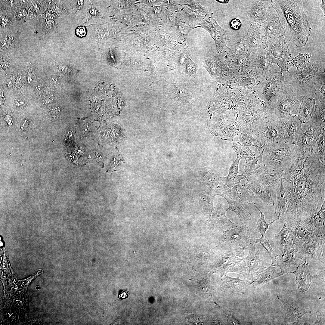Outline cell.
Segmentation results:
<instances>
[{
  "label": "cell",
  "mask_w": 325,
  "mask_h": 325,
  "mask_svg": "<svg viewBox=\"0 0 325 325\" xmlns=\"http://www.w3.org/2000/svg\"><path fill=\"white\" fill-rule=\"evenodd\" d=\"M290 201L282 217L285 221H300L316 214L325 200V165L312 151L298 153L281 174Z\"/></svg>",
  "instance_id": "6da1fadb"
},
{
  "label": "cell",
  "mask_w": 325,
  "mask_h": 325,
  "mask_svg": "<svg viewBox=\"0 0 325 325\" xmlns=\"http://www.w3.org/2000/svg\"><path fill=\"white\" fill-rule=\"evenodd\" d=\"M271 5L277 12L286 39L296 47L305 46L312 30L301 0H273Z\"/></svg>",
  "instance_id": "7a4b0ae2"
},
{
  "label": "cell",
  "mask_w": 325,
  "mask_h": 325,
  "mask_svg": "<svg viewBox=\"0 0 325 325\" xmlns=\"http://www.w3.org/2000/svg\"><path fill=\"white\" fill-rule=\"evenodd\" d=\"M297 152L295 144L284 141L265 146L262 162L267 168L282 174L293 164Z\"/></svg>",
  "instance_id": "3957f363"
},
{
  "label": "cell",
  "mask_w": 325,
  "mask_h": 325,
  "mask_svg": "<svg viewBox=\"0 0 325 325\" xmlns=\"http://www.w3.org/2000/svg\"><path fill=\"white\" fill-rule=\"evenodd\" d=\"M257 141L264 147L284 142L282 122L271 116L256 128Z\"/></svg>",
  "instance_id": "277c9868"
},
{
  "label": "cell",
  "mask_w": 325,
  "mask_h": 325,
  "mask_svg": "<svg viewBox=\"0 0 325 325\" xmlns=\"http://www.w3.org/2000/svg\"><path fill=\"white\" fill-rule=\"evenodd\" d=\"M323 128L325 127L312 119L308 122L302 123L295 144L297 152L313 151Z\"/></svg>",
  "instance_id": "5b68a950"
},
{
  "label": "cell",
  "mask_w": 325,
  "mask_h": 325,
  "mask_svg": "<svg viewBox=\"0 0 325 325\" xmlns=\"http://www.w3.org/2000/svg\"><path fill=\"white\" fill-rule=\"evenodd\" d=\"M286 40L284 37L280 36L269 39L267 42L273 62L277 64L281 71H287L294 65Z\"/></svg>",
  "instance_id": "8992f818"
},
{
  "label": "cell",
  "mask_w": 325,
  "mask_h": 325,
  "mask_svg": "<svg viewBox=\"0 0 325 325\" xmlns=\"http://www.w3.org/2000/svg\"><path fill=\"white\" fill-rule=\"evenodd\" d=\"M223 239L233 249L241 251L248 248L254 243L251 238L248 228L245 224L227 230L224 233Z\"/></svg>",
  "instance_id": "52a82bcc"
},
{
  "label": "cell",
  "mask_w": 325,
  "mask_h": 325,
  "mask_svg": "<svg viewBox=\"0 0 325 325\" xmlns=\"http://www.w3.org/2000/svg\"><path fill=\"white\" fill-rule=\"evenodd\" d=\"M249 190L243 184H239L231 187L218 185L212 191L215 195L226 196L242 204L253 203L252 197Z\"/></svg>",
  "instance_id": "ba28073f"
},
{
  "label": "cell",
  "mask_w": 325,
  "mask_h": 325,
  "mask_svg": "<svg viewBox=\"0 0 325 325\" xmlns=\"http://www.w3.org/2000/svg\"><path fill=\"white\" fill-rule=\"evenodd\" d=\"M281 177V174L267 168L262 162L250 178L255 180L271 194Z\"/></svg>",
  "instance_id": "9c48e42d"
},
{
  "label": "cell",
  "mask_w": 325,
  "mask_h": 325,
  "mask_svg": "<svg viewBox=\"0 0 325 325\" xmlns=\"http://www.w3.org/2000/svg\"><path fill=\"white\" fill-rule=\"evenodd\" d=\"M325 201L317 213L301 220L306 227L314 233L320 241L325 242Z\"/></svg>",
  "instance_id": "30bf717a"
},
{
  "label": "cell",
  "mask_w": 325,
  "mask_h": 325,
  "mask_svg": "<svg viewBox=\"0 0 325 325\" xmlns=\"http://www.w3.org/2000/svg\"><path fill=\"white\" fill-rule=\"evenodd\" d=\"M285 224L291 231L293 246L315 240L320 242L314 232L308 228L300 221L287 222Z\"/></svg>",
  "instance_id": "8fae6325"
},
{
  "label": "cell",
  "mask_w": 325,
  "mask_h": 325,
  "mask_svg": "<svg viewBox=\"0 0 325 325\" xmlns=\"http://www.w3.org/2000/svg\"><path fill=\"white\" fill-rule=\"evenodd\" d=\"M227 210L220 204H218L210 215L208 222L209 225L223 233L231 228L238 226V224L233 223L226 217L225 212Z\"/></svg>",
  "instance_id": "7c38bea8"
},
{
  "label": "cell",
  "mask_w": 325,
  "mask_h": 325,
  "mask_svg": "<svg viewBox=\"0 0 325 325\" xmlns=\"http://www.w3.org/2000/svg\"><path fill=\"white\" fill-rule=\"evenodd\" d=\"M302 123L298 116H293L282 122L284 141L295 144Z\"/></svg>",
  "instance_id": "4fadbf2b"
},
{
  "label": "cell",
  "mask_w": 325,
  "mask_h": 325,
  "mask_svg": "<svg viewBox=\"0 0 325 325\" xmlns=\"http://www.w3.org/2000/svg\"><path fill=\"white\" fill-rule=\"evenodd\" d=\"M274 190L277 196L275 213L278 217L281 218L286 212L290 201L289 192L284 186L281 177L276 184Z\"/></svg>",
  "instance_id": "5bb4252c"
},
{
  "label": "cell",
  "mask_w": 325,
  "mask_h": 325,
  "mask_svg": "<svg viewBox=\"0 0 325 325\" xmlns=\"http://www.w3.org/2000/svg\"><path fill=\"white\" fill-rule=\"evenodd\" d=\"M268 16L266 24L265 34L268 39L280 36L285 37L284 29L275 10L274 9L273 11H270Z\"/></svg>",
  "instance_id": "9a60e30c"
},
{
  "label": "cell",
  "mask_w": 325,
  "mask_h": 325,
  "mask_svg": "<svg viewBox=\"0 0 325 325\" xmlns=\"http://www.w3.org/2000/svg\"><path fill=\"white\" fill-rule=\"evenodd\" d=\"M243 184L268 205H274V202L271 197V194L254 179L250 178L246 180L245 183Z\"/></svg>",
  "instance_id": "2e32d148"
},
{
  "label": "cell",
  "mask_w": 325,
  "mask_h": 325,
  "mask_svg": "<svg viewBox=\"0 0 325 325\" xmlns=\"http://www.w3.org/2000/svg\"><path fill=\"white\" fill-rule=\"evenodd\" d=\"M325 243L315 240L307 243L293 246L299 254L307 256L320 255L325 251Z\"/></svg>",
  "instance_id": "e0dca14e"
},
{
  "label": "cell",
  "mask_w": 325,
  "mask_h": 325,
  "mask_svg": "<svg viewBox=\"0 0 325 325\" xmlns=\"http://www.w3.org/2000/svg\"><path fill=\"white\" fill-rule=\"evenodd\" d=\"M277 247L282 254L293 247V241L290 230L285 224L279 233L275 234Z\"/></svg>",
  "instance_id": "ac0fdd59"
},
{
  "label": "cell",
  "mask_w": 325,
  "mask_h": 325,
  "mask_svg": "<svg viewBox=\"0 0 325 325\" xmlns=\"http://www.w3.org/2000/svg\"><path fill=\"white\" fill-rule=\"evenodd\" d=\"M296 277V283L300 291L307 290L311 283L310 275L308 265H304L297 267L294 272Z\"/></svg>",
  "instance_id": "d6986e66"
},
{
  "label": "cell",
  "mask_w": 325,
  "mask_h": 325,
  "mask_svg": "<svg viewBox=\"0 0 325 325\" xmlns=\"http://www.w3.org/2000/svg\"><path fill=\"white\" fill-rule=\"evenodd\" d=\"M222 197L225 199L228 204V207L227 208V210H230L234 212L242 221L251 220V213L244 208L242 204L226 196H223Z\"/></svg>",
  "instance_id": "ffe728a7"
},
{
  "label": "cell",
  "mask_w": 325,
  "mask_h": 325,
  "mask_svg": "<svg viewBox=\"0 0 325 325\" xmlns=\"http://www.w3.org/2000/svg\"><path fill=\"white\" fill-rule=\"evenodd\" d=\"M314 101L311 99H305L301 103L298 116L302 123H306L311 120L315 108Z\"/></svg>",
  "instance_id": "44dd1931"
},
{
  "label": "cell",
  "mask_w": 325,
  "mask_h": 325,
  "mask_svg": "<svg viewBox=\"0 0 325 325\" xmlns=\"http://www.w3.org/2000/svg\"><path fill=\"white\" fill-rule=\"evenodd\" d=\"M255 244L253 243L248 247V254L244 261L246 266V270L249 271H253L258 268L259 254L256 249Z\"/></svg>",
  "instance_id": "7402d4cb"
},
{
  "label": "cell",
  "mask_w": 325,
  "mask_h": 325,
  "mask_svg": "<svg viewBox=\"0 0 325 325\" xmlns=\"http://www.w3.org/2000/svg\"><path fill=\"white\" fill-rule=\"evenodd\" d=\"M220 177L218 173L208 171H204L201 175L203 183L209 191H212L217 187Z\"/></svg>",
  "instance_id": "603a6c76"
},
{
  "label": "cell",
  "mask_w": 325,
  "mask_h": 325,
  "mask_svg": "<svg viewBox=\"0 0 325 325\" xmlns=\"http://www.w3.org/2000/svg\"><path fill=\"white\" fill-rule=\"evenodd\" d=\"M234 150L237 155L242 159H244L247 163L255 159L254 152L250 150L247 146L243 145L240 143H234L233 146Z\"/></svg>",
  "instance_id": "cb8c5ba5"
},
{
  "label": "cell",
  "mask_w": 325,
  "mask_h": 325,
  "mask_svg": "<svg viewBox=\"0 0 325 325\" xmlns=\"http://www.w3.org/2000/svg\"><path fill=\"white\" fill-rule=\"evenodd\" d=\"M244 285V282L239 278H232L226 276L222 288L223 290L226 291L239 292L243 289Z\"/></svg>",
  "instance_id": "d4e9b609"
},
{
  "label": "cell",
  "mask_w": 325,
  "mask_h": 325,
  "mask_svg": "<svg viewBox=\"0 0 325 325\" xmlns=\"http://www.w3.org/2000/svg\"><path fill=\"white\" fill-rule=\"evenodd\" d=\"M325 128H322L321 134L313 151L323 164H325Z\"/></svg>",
  "instance_id": "484cf974"
},
{
  "label": "cell",
  "mask_w": 325,
  "mask_h": 325,
  "mask_svg": "<svg viewBox=\"0 0 325 325\" xmlns=\"http://www.w3.org/2000/svg\"><path fill=\"white\" fill-rule=\"evenodd\" d=\"M240 143L242 144L247 146H255L258 150L260 154L264 150V147L251 136L245 133H241L240 135Z\"/></svg>",
  "instance_id": "4316f807"
},
{
  "label": "cell",
  "mask_w": 325,
  "mask_h": 325,
  "mask_svg": "<svg viewBox=\"0 0 325 325\" xmlns=\"http://www.w3.org/2000/svg\"><path fill=\"white\" fill-rule=\"evenodd\" d=\"M263 152V151L253 160L246 163L243 173L246 176V180L249 178L254 170L262 162V157Z\"/></svg>",
  "instance_id": "83f0119b"
},
{
  "label": "cell",
  "mask_w": 325,
  "mask_h": 325,
  "mask_svg": "<svg viewBox=\"0 0 325 325\" xmlns=\"http://www.w3.org/2000/svg\"><path fill=\"white\" fill-rule=\"evenodd\" d=\"M246 176L243 172L242 174L236 176H228L220 177L222 185L227 187H231L234 185L241 183V181L246 179Z\"/></svg>",
  "instance_id": "f1b7e54d"
},
{
  "label": "cell",
  "mask_w": 325,
  "mask_h": 325,
  "mask_svg": "<svg viewBox=\"0 0 325 325\" xmlns=\"http://www.w3.org/2000/svg\"><path fill=\"white\" fill-rule=\"evenodd\" d=\"M215 195L211 191L202 196L200 203L206 212L210 215L213 210V200Z\"/></svg>",
  "instance_id": "f546056e"
},
{
  "label": "cell",
  "mask_w": 325,
  "mask_h": 325,
  "mask_svg": "<svg viewBox=\"0 0 325 325\" xmlns=\"http://www.w3.org/2000/svg\"><path fill=\"white\" fill-rule=\"evenodd\" d=\"M255 243H259L262 246L270 256L272 261V265H276L278 256L272 249L269 241L266 240L265 237L262 236L260 238L256 239Z\"/></svg>",
  "instance_id": "4dcf8cb0"
},
{
  "label": "cell",
  "mask_w": 325,
  "mask_h": 325,
  "mask_svg": "<svg viewBox=\"0 0 325 325\" xmlns=\"http://www.w3.org/2000/svg\"><path fill=\"white\" fill-rule=\"evenodd\" d=\"M254 206L259 210L261 214L260 218L258 220L257 222V230L260 233L262 236L265 237L266 232L268 229L269 226L272 224L275 221L279 219L280 218L278 217L270 223H268L265 220L263 213L257 206L255 205H254Z\"/></svg>",
  "instance_id": "1f68e13d"
},
{
  "label": "cell",
  "mask_w": 325,
  "mask_h": 325,
  "mask_svg": "<svg viewBox=\"0 0 325 325\" xmlns=\"http://www.w3.org/2000/svg\"><path fill=\"white\" fill-rule=\"evenodd\" d=\"M242 158L237 155L236 159L231 164L228 170V176H236L239 173L238 166L240 160Z\"/></svg>",
  "instance_id": "d6a6232c"
},
{
  "label": "cell",
  "mask_w": 325,
  "mask_h": 325,
  "mask_svg": "<svg viewBox=\"0 0 325 325\" xmlns=\"http://www.w3.org/2000/svg\"><path fill=\"white\" fill-rule=\"evenodd\" d=\"M241 25L242 23L240 20L236 18L232 19L229 23L230 27L234 30L239 29L241 27Z\"/></svg>",
  "instance_id": "836d02e7"
},
{
  "label": "cell",
  "mask_w": 325,
  "mask_h": 325,
  "mask_svg": "<svg viewBox=\"0 0 325 325\" xmlns=\"http://www.w3.org/2000/svg\"><path fill=\"white\" fill-rule=\"evenodd\" d=\"M119 160L118 159V158L117 157L114 158L110 163V167L113 168L119 165Z\"/></svg>",
  "instance_id": "e575fe53"
},
{
  "label": "cell",
  "mask_w": 325,
  "mask_h": 325,
  "mask_svg": "<svg viewBox=\"0 0 325 325\" xmlns=\"http://www.w3.org/2000/svg\"><path fill=\"white\" fill-rule=\"evenodd\" d=\"M95 158L97 161L100 165H102L103 159L102 157L98 153H97L95 154Z\"/></svg>",
  "instance_id": "d590c367"
},
{
  "label": "cell",
  "mask_w": 325,
  "mask_h": 325,
  "mask_svg": "<svg viewBox=\"0 0 325 325\" xmlns=\"http://www.w3.org/2000/svg\"><path fill=\"white\" fill-rule=\"evenodd\" d=\"M84 125L83 127V132L85 134L88 133L89 132L90 128L89 125V124L88 123H86Z\"/></svg>",
  "instance_id": "8d00e7d4"
},
{
  "label": "cell",
  "mask_w": 325,
  "mask_h": 325,
  "mask_svg": "<svg viewBox=\"0 0 325 325\" xmlns=\"http://www.w3.org/2000/svg\"><path fill=\"white\" fill-rule=\"evenodd\" d=\"M321 8L323 11V13L325 14V1H322L320 5Z\"/></svg>",
  "instance_id": "74e56055"
},
{
  "label": "cell",
  "mask_w": 325,
  "mask_h": 325,
  "mask_svg": "<svg viewBox=\"0 0 325 325\" xmlns=\"http://www.w3.org/2000/svg\"><path fill=\"white\" fill-rule=\"evenodd\" d=\"M217 1L219 3L222 4H227L229 1V0H217Z\"/></svg>",
  "instance_id": "f35d334b"
}]
</instances>
